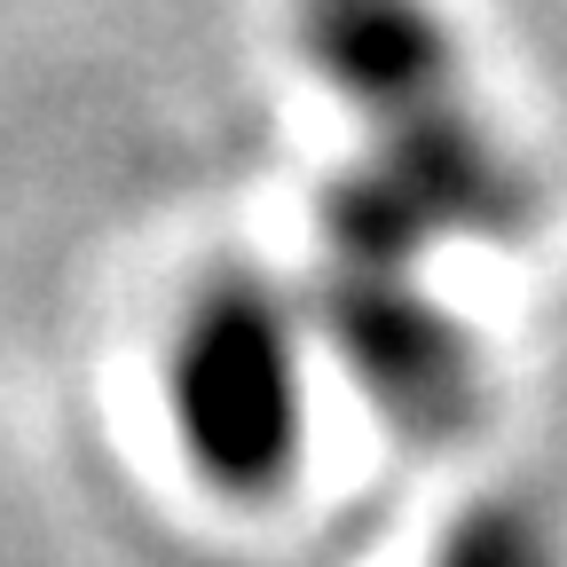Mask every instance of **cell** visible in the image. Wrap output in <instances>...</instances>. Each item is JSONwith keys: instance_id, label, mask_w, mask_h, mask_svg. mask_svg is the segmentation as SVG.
Returning <instances> with one entry per match:
<instances>
[{"instance_id": "cell-1", "label": "cell", "mask_w": 567, "mask_h": 567, "mask_svg": "<svg viewBox=\"0 0 567 567\" xmlns=\"http://www.w3.org/2000/svg\"><path fill=\"white\" fill-rule=\"evenodd\" d=\"M316 71L371 118V166L323 197L331 260L417 268L434 237H520L536 189L457 87L450 32L425 0H308Z\"/></svg>"}, {"instance_id": "cell-2", "label": "cell", "mask_w": 567, "mask_h": 567, "mask_svg": "<svg viewBox=\"0 0 567 567\" xmlns=\"http://www.w3.org/2000/svg\"><path fill=\"white\" fill-rule=\"evenodd\" d=\"M166 402L189 465L213 488L260 496L300 465V425H308L300 347L268 284L221 276L182 308L166 354Z\"/></svg>"}, {"instance_id": "cell-3", "label": "cell", "mask_w": 567, "mask_h": 567, "mask_svg": "<svg viewBox=\"0 0 567 567\" xmlns=\"http://www.w3.org/2000/svg\"><path fill=\"white\" fill-rule=\"evenodd\" d=\"M323 339L339 347L354 386L379 402V417H394L417 442L457 434L473 417V402H481L473 339L450 323V308H434L417 292L410 268L331 260V276H323Z\"/></svg>"}, {"instance_id": "cell-4", "label": "cell", "mask_w": 567, "mask_h": 567, "mask_svg": "<svg viewBox=\"0 0 567 567\" xmlns=\"http://www.w3.org/2000/svg\"><path fill=\"white\" fill-rule=\"evenodd\" d=\"M434 567H559V536H551V520H544L536 505L488 496V505H473V513L442 536Z\"/></svg>"}]
</instances>
